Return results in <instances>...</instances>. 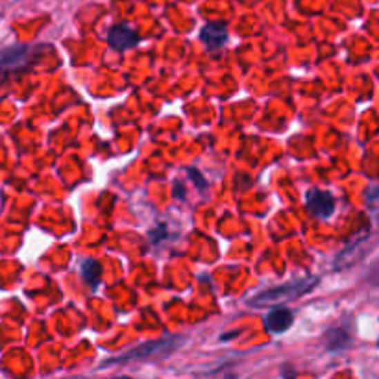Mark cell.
<instances>
[{
  "label": "cell",
  "instance_id": "cell-1",
  "mask_svg": "<svg viewBox=\"0 0 379 379\" xmlns=\"http://www.w3.org/2000/svg\"><path fill=\"white\" fill-rule=\"evenodd\" d=\"M318 283V278H300V280H293V282L282 283L278 287H272L269 291L255 294L253 298L248 300V304L252 307H259V305H278L285 304L289 300H296L304 294L311 293V289Z\"/></svg>",
  "mask_w": 379,
  "mask_h": 379
},
{
  "label": "cell",
  "instance_id": "cell-2",
  "mask_svg": "<svg viewBox=\"0 0 379 379\" xmlns=\"http://www.w3.org/2000/svg\"><path fill=\"white\" fill-rule=\"evenodd\" d=\"M184 344V339L179 337H165L159 340H150L144 344L137 346L130 351H124L122 356L111 357L108 361H104L102 367H110V365H124V362L137 361V359H146V357H163L173 353L178 346Z\"/></svg>",
  "mask_w": 379,
  "mask_h": 379
},
{
  "label": "cell",
  "instance_id": "cell-9",
  "mask_svg": "<svg viewBox=\"0 0 379 379\" xmlns=\"http://www.w3.org/2000/svg\"><path fill=\"white\" fill-rule=\"evenodd\" d=\"M191 176H193V178L196 179V184L200 185V187H206V179H204V178L200 179V176L196 174V171H191Z\"/></svg>",
  "mask_w": 379,
  "mask_h": 379
},
{
  "label": "cell",
  "instance_id": "cell-5",
  "mask_svg": "<svg viewBox=\"0 0 379 379\" xmlns=\"http://www.w3.org/2000/svg\"><path fill=\"white\" fill-rule=\"evenodd\" d=\"M108 43L113 50L122 52L132 48L139 43V35L135 34V30L130 28L128 24H115L108 34Z\"/></svg>",
  "mask_w": 379,
  "mask_h": 379
},
{
  "label": "cell",
  "instance_id": "cell-6",
  "mask_svg": "<svg viewBox=\"0 0 379 379\" xmlns=\"http://www.w3.org/2000/svg\"><path fill=\"white\" fill-rule=\"evenodd\" d=\"M200 39L202 43L207 46V50H217V48H220V46L226 43V39H228L226 26L224 24L217 23L206 24V26L200 30Z\"/></svg>",
  "mask_w": 379,
  "mask_h": 379
},
{
  "label": "cell",
  "instance_id": "cell-3",
  "mask_svg": "<svg viewBox=\"0 0 379 379\" xmlns=\"http://www.w3.org/2000/svg\"><path fill=\"white\" fill-rule=\"evenodd\" d=\"M305 206L315 217H322L328 219L335 211V198L329 195L328 191L311 189L305 195Z\"/></svg>",
  "mask_w": 379,
  "mask_h": 379
},
{
  "label": "cell",
  "instance_id": "cell-7",
  "mask_svg": "<svg viewBox=\"0 0 379 379\" xmlns=\"http://www.w3.org/2000/svg\"><path fill=\"white\" fill-rule=\"evenodd\" d=\"M293 313L289 309H285V307H280V309L270 311L269 315H266V329H269L270 333L282 335L293 326Z\"/></svg>",
  "mask_w": 379,
  "mask_h": 379
},
{
  "label": "cell",
  "instance_id": "cell-8",
  "mask_svg": "<svg viewBox=\"0 0 379 379\" xmlns=\"http://www.w3.org/2000/svg\"><path fill=\"white\" fill-rule=\"evenodd\" d=\"M100 272H102V269H100V264H98V261H95V259H89V261H86V263L81 264V274H84V278H86L87 282L91 283L93 287H95L98 283V280H100Z\"/></svg>",
  "mask_w": 379,
  "mask_h": 379
},
{
  "label": "cell",
  "instance_id": "cell-4",
  "mask_svg": "<svg viewBox=\"0 0 379 379\" xmlns=\"http://www.w3.org/2000/svg\"><path fill=\"white\" fill-rule=\"evenodd\" d=\"M30 56H32V48L26 45H15L4 48L0 52V78L6 75L8 70L28 64Z\"/></svg>",
  "mask_w": 379,
  "mask_h": 379
}]
</instances>
